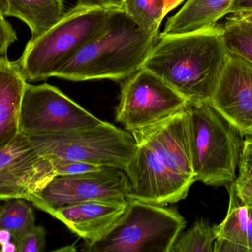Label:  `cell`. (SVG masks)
Segmentation results:
<instances>
[{
	"instance_id": "cell-1",
	"label": "cell",
	"mask_w": 252,
	"mask_h": 252,
	"mask_svg": "<svg viewBox=\"0 0 252 252\" xmlns=\"http://www.w3.org/2000/svg\"><path fill=\"white\" fill-rule=\"evenodd\" d=\"M131 134L136 150L125 169L127 199L161 206L185 199L196 181L185 108Z\"/></svg>"
},
{
	"instance_id": "cell-2",
	"label": "cell",
	"mask_w": 252,
	"mask_h": 252,
	"mask_svg": "<svg viewBox=\"0 0 252 252\" xmlns=\"http://www.w3.org/2000/svg\"><path fill=\"white\" fill-rule=\"evenodd\" d=\"M223 28L178 35L158 34L142 68L191 103L210 102L229 59Z\"/></svg>"
},
{
	"instance_id": "cell-3",
	"label": "cell",
	"mask_w": 252,
	"mask_h": 252,
	"mask_svg": "<svg viewBox=\"0 0 252 252\" xmlns=\"http://www.w3.org/2000/svg\"><path fill=\"white\" fill-rule=\"evenodd\" d=\"M158 37L142 29L122 8L114 9L103 31L54 77L72 81H124L142 68Z\"/></svg>"
},
{
	"instance_id": "cell-4",
	"label": "cell",
	"mask_w": 252,
	"mask_h": 252,
	"mask_svg": "<svg viewBox=\"0 0 252 252\" xmlns=\"http://www.w3.org/2000/svg\"><path fill=\"white\" fill-rule=\"evenodd\" d=\"M185 112L196 181L211 186L235 182L244 136L210 102H188Z\"/></svg>"
},
{
	"instance_id": "cell-5",
	"label": "cell",
	"mask_w": 252,
	"mask_h": 252,
	"mask_svg": "<svg viewBox=\"0 0 252 252\" xmlns=\"http://www.w3.org/2000/svg\"><path fill=\"white\" fill-rule=\"evenodd\" d=\"M114 9L77 5L35 38H31L17 61L27 81L54 77L79 50L104 29Z\"/></svg>"
},
{
	"instance_id": "cell-6",
	"label": "cell",
	"mask_w": 252,
	"mask_h": 252,
	"mask_svg": "<svg viewBox=\"0 0 252 252\" xmlns=\"http://www.w3.org/2000/svg\"><path fill=\"white\" fill-rule=\"evenodd\" d=\"M177 210L127 200L124 214L100 239L86 244V252H170L186 226Z\"/></svg>"
},
{
	"instance_id": "cell-7",
	"label": "cell",
	"mask_w": 252,
	"mask_h": 252,
	"mask_svg": "<svg viewBox=\"0 0 252 252\" xmlns=\"http://www.w3.org/2000/svg\"><path fill=\"white\" fill-rule=\"evenodd\" d=\"M28 138L38 155L53 163L81 161L125 170L136 150L131 133L106 121L63 134Z\"/></svg>"
},
{
	"instance_id": "cell-8",
	"label": "cell",
	"mask_w": 252,
	"mask_h": 252,
	"mask_svg": "<svg viewBox=\"0 0 252 252\" xmlns=\"http://www.w3.org/2000/svg\"><path fill=\"white\" fill-rule=\"evenodd\" d=\"M102 122L54 86L28 83L25 87L19 116L22 134H63L95 127Z\"/></svg>"
},
{
	"instance_id": "cell-9",
	"label": "cell",
	"mask_w": 252,
	"mask_h": 252,
	"mask_svg": "<svg viewBox=\"0 0 252 252\" xmlns=\"http://www.w3.org/2000/svg\"><path fill=\"white\" fill-rule=\"evenodd\" d=\"M188 102L159 77L142 68L121 84L116 121L131 133L168 119Z\"/></svg>"
},
{
	"instance_id": "cell-10",
	"label": "cell",
	"mask_w": 252,
	"mask_h": 252,
	"mask_svg": "<svg viewBox=\"0 0 252 252\" xmlns=\"http://www.w3.org/2000/svg\"><path fill=\"white\" fill-rule=\"evenodd\" d=\"M129 183L125 170L103 167L96 171L56 176L32 201L34 206L51 216L64 206L88 201L127 202Z\"/></svg>"
},
{
	"instance_id": "cell-11",
	"label": "cell",
	"mask_w": 252,
	"mask_h": 252,
	"mask_svg": "<svg viewBox=\"0 0 252 252\" xmlns=\"http://www.w3.org/2000/svg\"><path fill=\"white\" fill-rule=\"evenodd\" d=\"M56 176L53 161L38 155L25 135L19 133L0 149V201L22 198L32 203Z\"/></svg>"
},
{
	"instance_id": "cell-12",
	"label": "cell",
	"mask_w": 252,
	"mask_h": 252,
	"mask_svg": "<svg viewBox=\"0 0 252 252\" xmlns=\"http://www.w3.org/2000/svg\"><path fill=\"white\" fill-rule=\"evenodd\" d=\"M229 54L210 103L243 136H252V65Z\"/></svg>"
},
{
	"instance_id": "cell-13",
	"label": "cell",
	"mask_w": 252,
	"mask_h": 252,
	"mask_svg": "<svg viewBox=\"0 0 252 252\" xmlns=\"http://www.w3.org/2000/svg\"><path fill=\"white\" fill-rule=\"evenodd\" d=\"M127 204L88 201L60 207L51 216L83 238L86 244H90L100 239L112 227L124 214Z\"/></svg>"
},
{
	"instance_id": "cell-14",
	"label": "cell",
	"mask_w": 252,
	"mask_h": 252,
	"mask_svg": "<svg viewBox=\"0 0 252 252\" xmlns=\"http://www.w3.org/2000/svg\"><path fill=\"white\" fill-rule=\"evenodd\" d=\"M27 84L17 61L0 56V149L19 134L21 105Z\"/></svg>"
},
{
	"instance_id": "cell-15",
	"label": "cell",
	"mask_w": 252,
	"mask_h": 252,
	"mask_svg": "<svg viewBox=\"0 0 252 252\" xmlns=\"http://www.w3.org/2000/svg\"><path fill=\"white\" fill-rule=\"evenodd\" d=\"M234 0H188L167 19L164 35L189 34L213 28L229 14Z\"/></svg>"
},
{
	"instance_id": "cell-16",
	"label": "cell",
	"mask_w": 252,
	"mask_h": 252,
	"mask_svg": "<svg viewBox=\"0 0 252 252\" xmlns=\"http://www.w3.org/2000/svg\"><path fill=\"white\" fill-rule=\"evenodd\" d=\"M6 16L25 22L35 38L54 25L65 13L63 0H7Z\"/></svg>"
},
{
	"instance_id": "cell-17",
	"label": "cell",
	"mask_w": 252,
	"mask_h": 252,
	"mask_svg": "<svg viewBox=\"0 0 252 252\" xmlns=\"http://www.w3.org/2000/svg\"><path fill=\"white\" fill-rule=\"evenodd\" d=\"M226 188L229 195V209L221 223L213 226L216 239L227 240L250 249L247 239L248 209L247 203L238 197L235 190V182L226 186Z\"/></svg>"
},
{
	"instance_id": "cell-18",
	"label": "cell",
	"mask_w": 252,
	"mask_h": 252,
	"mask_svg": "<svg viewBox=\"0 0 252 252\" xmlns=\"http://www.w3.org/2000/svg\"><path fill=\"white\" fill-rule=\"evenodd\" d=\"M28 202L13 198L7 200L0 208V229L9 231L14 242L36 226L35 214Z\"/></svg>"
},
{
	"instance_id": "cell-19",
	"label": "cell",
	"mask_w": 252,
	"mask_h": 252,
	"mask_svg": "<svg viewBox=\"0 0 252 252\" xmlns=\"http://www.w3.org/2000/svg\"><path fill=\"white\" fill-rule=\"evenodd\" d=\"M122 9L142 29L154 34L169 13L167 0H125Z\"/></svg>"
},
{
	"instance_id": "cell-20",
	"label": "cell",
	"mask_w": 252,
	"mask_h": 252,
	"mask_svg": "<svg viewBox=\"0 0 252 252\" xmlns=\"http://www.w3.org/2000/svg\"><path fill=\"white\" fill-rule=\"evenodd\" d=\"M232 14L222 26L225 45L229 53L241 56L252 65V22Z\"/></svg>"
},
{
	"instance_id": "cell-21",
	"label": "cell",
	"mask_w": 252,
	"mask_h": 252,
	"mask_svg": "<svg viewBox=\"0 0 252 252\" xmlns=\"http://www.w3.org/2000/svg\"><path fill=\"white\" fill-rule=\"evenodd\" d=\"M216 239L213 226L207 220L199 219L181 233L170 252H212Z\"/></svg>"
},
{
	"instance_id": "cell-22",
	"label": "cell",
	"mask_w": 252,
	"mask_h": 252,
	"mask_svg": "<svg viewBox=\"0 0 252 252\" xmlns=\"http://www.w3.org/2000/svg\"><path fill=\"white\" fill-rule=\"evenodd\" d=\"M47 232L42 226H35L32 230L16 241L17 252H41L45 250Z\"/></svg>"
},
{
	"instance_id": "cell-23",
	"label": "cell",
	"mask_w": 252,
	"mask_h": 252,
	"mask_svg": "<svg viewBox=\"0 0 252 252\" xmlns=\"http://www.w3.org/2000/svg\"><path fill=\"white\" fill-rule=\"evenodd\" d=\"M239 173L235 181V186H241L252 179V136L244 139V148L239 164Z\"/></svg>"
},
{
	"instance_id": "cell-24",
	"label": "cell",
	"mask_w": 252,
	"mask_h": 252,
	"mask_svg": "<svg viewBox=\"0 0 252 252\" xmlns=\"http://www.w3.org/2000/svg\"><path fill=\"white\" fill-rule=\"evenodd\" d=\"M56 176H72L89 172L96 171L103 168V166L96 165L81 161H64L53 163Z\"/></svg>"
},
{
	"instance_id": "cell-25",
	"label": "cell",
	"mask_w": 252,
	"mask_h": 252,
	"mask_svg": "<svg viewBox=\"0 0 252 252\" xmlns=\"http://www.w3.org/2000/svg\"><path fill=\"white\" fill-rule=\"evenodd\" d=\"M17 40V35L4 16H0V56L7 53L9 47Z\"/></svg>"
},
{
	"instance_id": "cell-26",
	"label": "cell",
	"mask_w": 252,
	"mask_h": 252,
	"mask_svg": "<svg viewBox=\"0 0 252 252\" xmlns=\"http://www.w3.org/2000/svg\"><path fill=\"white\" fill-rule=\"evenodd\" d=\"M124 1L125 0H77V5L119 9L122 8Z\"/></svg>"
},
{
	"instance_id": "cell-27",
	"label": "cell",
	"mask_w": 252,
	"mask_h": 252,
	"mask_svg": "<svg viewBox=\"0 0 252 252\" xmlns=\"http://www.w3.org/2000/svg\"><path fill=\"white\" fill-rule=\"evenodd\" d=\"M213 252H252L250 249L225 239H216Z\"/></svg>"
},
{
	"instance_id": "cell-28",
	"label": "cell",
	"mask_w": 252,
	"mask_h": 252,
	"mask_svg": "<svg viewBox=\"0 0 252 252\" xmlns=\"http://www.w3.org/2000/svg\"><path fill=\"white\" fill-rule=\"evenodd\" d=\"M235 190L244 202H252V179L241 186H235Z\"/></svg>"
},
{
	"instance_id": "cell-29",
	"label": "cell",
	"mask_w": 252,
	"mask_h": 252,
	"mask_svg": "<svg viewBox=\"0 0 252 252\" xmlns=\"http://www.w3.org/2000/svg\"><path fill=\"white\" fill-rule=\"evenodd\" d=\"M252 10V0H234L229 13H239Z\"/></svg>"
},
{
	"instance_id": "cell-30",
	"label": "cell",
	"mask_w": 252,
	"mask_h": 252,
	"mask_svg": "<svg viewBox=\"0 0 252 252\" xmlns=\"http://www.w3.org/2000/svg\"><path fill=\"white\" fill-rule=\"evenodd\" d=\"M247 203L248 209V221H247V239L248 247L252 252V202Z\"/></svg>"
},
{
	"instance_id": "cell-31",
	"label": "cell",
	"mask_w": 252,
	"mask_h": 252,
	"mask_svg": "<svg viewBox=\"0 0 252 252\" xmlns=\"http://www.w3.org/2000/svg\"><path fill=\"white\" fill-rule=\"evenodd\" d=\"M13 241V235L9 231L0 229V247Z\"/></svg>"
},
{
	"instance_id": "cell-32",
	"label": "cell",
	"mask_w": 252,
	"mask_h": 252,
	"mask_svg": "<svg viewBox=\"0 0 252 252\" xmlns=\"http://www.w3.org/2000/svg\"><path fill=\"white\" fill-rule=\"evenodd\" d=\"M1 252H17V246L14 241H10L5 245L1 246L0 249Z\"/></svg>"
},
{
	"instance_id": "cell-33",
	"label": "cell",
	"mask_w": 252,
	"mask_h": 252,
	"mask_svg": "<svg viewBox=\"0 0 252 252\" xmlns=\"http://www.w3.org/2000/svg\"><path fill=\"white\" fill-rule=\"evenodd\" d=\"M184 1L185 0H167V8H168L169 12L177 7Z\"/></svg>"
},
{
	"instance_id": "cell-34",
	"label": "cell",
	"mask_w": 252,
	"mask_h": 252,
	"mask_svg": "<svg viewBox=\"0 0 252 252\" xmlns=\"http://www.w3.org/2000/svg\"><path fill=\"white\" fill-rule=\"evenodd\" d=\"M7 12V0H0V16L5 17Z\"/></svg>"
},
{
	"instance_id": "cell-35",
	"label": "cell",
	"mask_w": 252,
	"mask_h": 252,
	"mask_svg": "<svg viewBox=\"0 0 252 252\" xmlns=\"http://www.w3.org/2000/svg\"><path fill=\"white\" fill-rule=\"evenodd\" d=\"M235 14L239 15L241 17L244 18V19H247V20L252 22V10H250V11L241 12V13H235Z\"/></svg>"
},
{
	"instance_id": "cell-36",
	"label": "cell",
	"mask_w": 252,
	"mask_h": 252,
	"mask_svg": "<svg viewBox=\"0 0 252 252\" xmlns=\"http://www.w3.org/2000/svg\"><path fill=\"white\" fill-rule=\"evenodd\" d=\"M1 205H0V208H1Z\"/></svg>"
}]
</instances>
